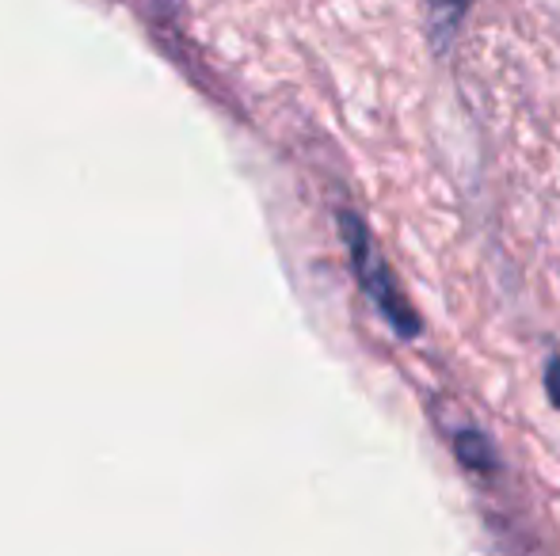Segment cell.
<instances>
[{
	"mask_svg": "<svg viewBox=\"0 0 560 556\" xmlns=\"http://www.w3.org/2000/svg\"><path fill=\"white\" fill-rule=\"evenodd\" d=\"M336 217H339V237H343V248H347V256H351V268H354V279H359L362 294L374 301V309L382 312L385 324H389L400 340H416V335L423 332V320L416 317L412 301L405 297V289H400L393 268L385 263V256L377 252L374 237H370V229L362 225V217L354 214V210H339Z\"/></svg>",
	"mask_w": 560,
	"mask_h": 556,
	"instance_id": "1",
	"label": "cell"
},
{
	"mask_svg": "<svg viewBox=\"0 0 560 556\" xmlns=\"http://www.w3.org/2000/svg\"><path fill=\"white\" fill-rule=\"evenodd\" d=\"M454 453H457V461H462L469 473H495L500 469V453H495V446L488 442L485 435H480L477 427H462L454 435Z\"/></svg>",
	"mask_w": 560,
	"mask_h": 556,
	"instance_id": "2",
	"label": "cell"
},
{
	"mask_svg": "<svg viewBox=\"0 0 560 556\" xmlns=\"http://www.w3.org/2000/svg\"><path fill=\"white\" fill-rule=\"evenodd\" d=\"M546 393H549V401H553V409L560 412V358H553V363L546 366Z\"/></svg>",
	"mask_w": 560,
	"mask_h": 556,
	"instance_id": "3",
	"label": "cell"
},
{
	"mask_svg": "<svg viewBox=\"0 0 560 556\" xmlns=\"http://www.w3.org/2000/svg\"><path fill=\"white\" fill-rule=\"evenodd\" d=\"M443 4H450V8H465L469 0H443Z\"/></svg>",
	"mask_w": 560,
	"mask_h": 556,
	"instance_id": "4",
	"label": "cell"
}]
</instances>
